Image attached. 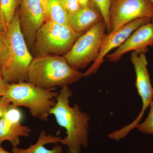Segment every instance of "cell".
I'll return each instance as SVG.
<instances>
[{
    "instance_id": "11",
    "label": "cell",
    "mask_w": 153,
    "mask_h": 153,
    "mask_svg": "<svg viewBox=\"0 0 153 153\" xmlns=\"http://www.w3.org/2000/svg\"><path fill=\"white\" fill-rule=\"evenodd\" d=\"M153 47V21L142 25L132 33L123 44L106 57L110 62L119 61L125 54L132 51L140 54Z\"/></svg>"
},
{
    "instance_id": "10",
    "label": "cell",
    "mask_w": 153,
    "mask_h": 153,
    "mask_svg": "<svg viewBox=\"0 0 153 153\" xmlns=\"http://www.w3.org/2000/svg\"><path fill=\"white\" fill-rule=\"evenodd\" d=\"M152 21L146 18L136 19L117 30L105 34L102 42L98 57L90 68L84 73V76L87 77L95 74L104 61L105 57L111 50L120 47L138 28Z\"/></svg>"
},
{
    "instance_id": "1",
    "label": "cell",
    "mask_w": 153,
    "mask_h": 153,
    "mask_svg": "<svg viewBox=\"0 0 153 153\" xmlns=\"http://www.w3.org/2000/svg\"><path fill=\"white\" fill-rule=\"evenodd\" d=\"M72 92L68 86L61 88L50 114L55 116L57 123L66 130V136L60 143L68 147L69 153H81V148L88 145L90 117L80 109L78 104L69 105Z\"/></svg>"
},
{
    "instance_id": "2",
    "label": "cell",
    "mask_w": 153,
    "mask_h": 153,
    "mask_svg": "<svg viewBox=\"0 0 153 153\" xmlns=\"http://www.w3.org/2000/svg\"><path fill=\"white\" fill-rule=\"evenodd\" d=\"M28 82L45 89L63 88L78 82L84 73L70 66L63 56L46 55L33 58L28 71Z\"/></svg>"
},
{
    "instance_id": "12",
    "label": "cell",
    "mask_w": 153,
    "mask_h": 153,
    "mask_svg": "<svg viewBox=\"0 0 153 153\" xmlns=\"http://www.w3.org/2000/svg\"><path fill=\"white\" fill-rule=\"evenodd\" d=\"M102 20L101 13L93 0H89L87 5L75 13L68 14V25L79 33H85Z\"/></svg>"
},
{
    "instance_id": "19",
    "label": "cell",
    "mask_w": 153,
    "mask_h": 153,
    "mask_svg": "<svg viewBox=\"0 0 153 153\" xmlns=\"http://www.w3.org/2000/svg\"><path fill=\"white\" fill-rule=\"evenodd\" d=\"M22 114L18 107L11 104L5 114L3 116L6 120L13 122H20L22 120Z\"/></svg>"
},
{
    "instance_id": "21",
    "label": "cell",
    "mask_w": 153,
    "mask_h": 153,
    "mask_svg": "<svg viewBox=\"0 0 153 153\" xmlns=\"http://www.w3.org/2000/svg\"><path fill=\"white\" fill-rule=\"evenodd\" d=\"M67 14L75 13L81 7L77 0H60Z\"/></svg>"
},
{
    "instance_id": "22",
    "label": "cell",
    "mask_w": 153,
    "mask_h": 153,
    "mask_svg": "<svg viewBox=\"0 0 153 153\" xmlns=\"http://www.w3.org/2000/svg\"><path fill=\"white\" fill-rule=\"evenodd\" d=\"M11 104L10 101L5 96L0 97V120L3 117Z\"/></svg>"
},
{
    "instance_id": "16",
    "label": "cell",
    "mask_w": 153,
    "mask_h": 153,
    "mask_svg": "<svg viewBox=\"0 0 153 153\" xmlns=\"http://www.w3.org/2000/svg\"><path fill=\"white\" fill-rule=\"evenodd\" d=\"M20 3V0H0V14L7 30Z\"/></svg>"
},
{
    "instance_id": "9",
    "label": "cell",
    "mask_w": 153,
    "mask_h": 153,
    "mask_svg": "<svg viewBox=\"0 0 153 153\" xmlns=\"http://www.w3.org/2000/svg\"><path fill=\"white\" fill-rule=\"evenodd\" d=\"M48 0H21L20 28L29 49L34 46L36 33L46 22Z\"/></svg>"
},
{
    "instance_id": "14",
    "label": "cell",
    "mask_w": 153,
    "mask_h": 153,
    "mask_svg": "<svg viewBox=\"0 0 153 153\" xmlns=\"http://www.w3.org/2000/svg\"><path fill=\"white\" fill-rule=\"evenodd\" d=\"M61 138L57 136L47 134L44 130L40 132L37 142L31 145L26 149L18 147L13 148V153H62L63 148L60 145H56L52 149H49L45 147V145L50 143L57 144L60 143Z\"/></svg>"
},
{
    "instance_id": "20",
    "label": "cell",
    "mask_w": 153,
    "mask_h": 153,
    "mask_svg": "<svg viewBox=\"0 0 153 153\" xmlns=\"http://www.w3.org/2000/svg\"><path fill=\"white\" fill-rule=\"evenodd\" d=\"M7 34L0 35V66L5 60L8 53Z\"/></svg>"
},
{
    "instance_id": "6",
    "label": "cell",
    "mask_w": 153,
    "mask_h": 153,
    "mask_svg": "<svg viewBox=\"0 0 153 153\" xmlns=\"http://www.w3.org/2000/svg\"><path fill=\"white\" fill-rule=\"evenodd\" d=\"M106 31L102 20L77 39L70 51L63 56L71 67L76 70L83 69L96 60Z\"/></svg>"
},
{
    "instance_id": "25",
    "label": "cell",
    "mask_w": 153,
    "mask_h": 153,
    "mask_svg": "<svg viewBox=\"0 0 153 153\" xmlns=\"http://www.w3.org/2000/svg\"><path fill=\"white\" fill-rule=\"evenodd\" d=\"M80 7H83L87 5L89 2V0H77Z\"/></svg>"
},
{
    "instance_id": "7",
    "label": "cell",
    "mask_w": 153,
    "mask_h": 153,
    "mask_svg": "<svg viewBox=\"0 0 153 153\" xmlns=\"http://www.w3.org/2000/svg\"><path fill=\"white\" fill-rule=\"evenodd\" d=\"M131 58L135 71L136 86L142 101V108L139 114L132 122L109 134L108 137L115 140L123 139L136 128L140 123L145 111L153 101V88L151 83L148 69V62L145 54H138L136 52H132Z\"/></svg>"
},
{
    "instance_id": "15",
    "label": "cell",
    "mask_w": 153,
    "mask_h": 153,
    "mask_svg": "<svg viewBox=\"0 0 153 153\" xmlns=\"http://www.w3.org/2000/svg\"><path fill=\"white\" fill-rule=\"evenodd\" d=\"M47 21L61 25H69L68 14L60 0H48L45 22Z\"/></svg>"
},
{
    "instance_id": "18",
    "label": "cell",
    "mask_w": 153,
    "mask_h": 153,
    "mask_svg": "<svg viewBox=\"0 0 153 153\" xmlns=\"http://www.w3.org/2000/svg\"><path fill=\"white\" fill-rule=\"evenodd\" d=\"M149 107V112L147 117L142 123L139 124L136 128L143 134L153 135V101Z\"/></svg>"
},
{
    "instance_id": "24",
    "label": "cell",
    "mask_w": 153,
    "mask_h": 153,
    "mask_svg": "<svg viewBox=\"0 0 153 153\" xmlns=\"http://www.w3.org/2000/svg\"><path fill=\"white\" fill-rule=\"evenodd\" d=\"M7 29L6 27L1 16L0 14V35L7 34Z\"/></svg>"
},
{
    "instance_id": "4",
    "label": "cell",
    "mask_w": 153,
    "mask_h": 153,
    "mask_svg": "<svg viewBox=\"0 0 153 153\" xmlns=\"http://www.w3.org/2000/svg\"><path fill=\"white\" fill-rule=\"evenodd\" d=\"M59 92L39 87L30 82L10 84L5 95L11 104L27 108L32 116L47 122Z\"/></svg>"
},
{
    "instance_id": "27",
    "label": "cell",
    "mask_w": 153,
    "mask_h": 153,
    "mask_svg": "<svg viewBox=\"0 0 153 153\" xmlns=\"http://www.w3.org/2000/svg\"><path fill=\"white\" fill-rule=\"evenodd\" d=\"M150 1H151V2L152 3V4H153V0H150Z\"/></svg>"
},
{
    "instance_id": "8",
    "label": "cell",
    "mask_w": 153,
    "mask_h": 153,
    "mask_svg": "<svg viewBox=\"0 0 153 153\" xmlns=\"http://www.w3.org/2000/svg\"><path fill=\"white\" fill-rule=\"evenodd\" d=\"M149 18L153 21V4L150 0H112L109 12L111 31L134 20Z\"/></svg>"
},
{
    "instance_id": "13",
    "label": "cell",
    "mask_w": 153,
    "mask_h": 153,
    "mask_svg": "<svg viewBox=\"0 0 153 153\" xmlns=\"http://www.w3.org/2000/svg\"><path fill=\"white\" fill-rule=\"evenodd\" d=\"M31 130L20 122H13L4 117L0 120V144L5 141L10 142L13 148L18 147L21 137H28Z\"/></svg>"
},
{
    "instance_id": "3",
    "label": "cell",
    "mask_w": 153,
    "mask_h": 153,
    "mask_svg": "<svg viewBox=\"0 0 153 153\" xmlns=\"http://www.w3.org/2000/svg\"><path fill=\"white\" fill-rule=\"evenodd\" d=\"M7 38L8 53L0 66L3 78L9 84L28 82V69L34 57L20 28L19 9L9 25Z\"/></svg>"
},
{
    "instance_id": "23",
    "label": "cell",
    "mask_w": 153,
    "mask_h": 153,
    "mask_svg": "<svg viewBox=\"0 0 153 153\" xmlns=\"http://www.w3.org/2000/svg\"><path fill=\"white\" fill-rule=\"evenodd\" d=\"M9 85L3 78L1 71L0 69V97L5 96L7 93Z\"/></svg>"
},
{
    "instance_id": "26",
    "label": "cell",
    "mask_w": 153,
    "mask_h": 153,
    "mask_svg": "<svg viewBox=\"0 0 153 153\" xmlns=\"http://www.w3.org/2000/svg\"><path fill=\"white\" fill-rule=\"evenodd\" d=\"M0 153H10L7 151H6L4 149H3L1 145L0 144Z\"/></svg>"
},
{
    "instance_id": "5",
    "label": "cell",
    "mask_w": 153,
    "mask_h": 153,
    "mask_svg": "<svg viewBox=\"0 0 153 153\" xmlns=\"http://www.w3.org/2000/svg\"><path fill=\"white\" fill-rule=\"evenodd\" d=\"M84 33L75 31L69 25L50 21L44 22L36 33L33 47L34 53L36 57L46 55L64 56Z\"/></svg>"
},
{
    "instance_id": "17",
    "label": "cell",
    "mask_w": 153,
    "mask_h": 153,
    "mask_svg": "<svg viewBox=\"0 0 153 153\" xmlns=\"http://www.w3.org/2000/svg\"><path fill=\"white\" fill-rule=\"evenodd\" d=\"M112 0H93L102 14L108 33L111 32L109 20V12Z\"/></svg>"
}]
</instances>
